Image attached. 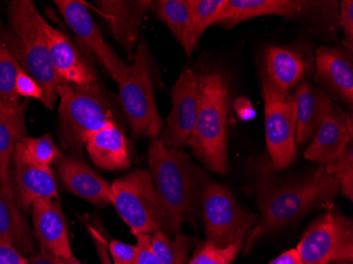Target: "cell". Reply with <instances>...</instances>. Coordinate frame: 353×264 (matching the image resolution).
<instances>
[{"label": "cell", "instance_id": "1", "mask_svg": "<svg viewBox=\"0 0 353 264\" xmlns=\"http://www.w3.org/2000/svg\"><path fill=\"white\" fill-rule=\"evenodd\" d=\"M340 192V185L321 165L314 172L299 180L261 190V221L248 236L245 251L275 230L290 225L317 208L330 207Z\"/></svg>", "mask_w": 353, "mask_h": 264}, {"label": "cell", "instance_id": "2", "mask_svg": "<svg viewBox=\"0 0 353 264\" xmlns=\"http://www.w3.org/2000/svg\"><path fill=\"white\" fill-rule=\"evenodd\" d=\"M41 13L31 0L8 3L7 23L0 25V45L37 81L43 93V106L52 110L61 85L51 63L47 39L39 21Z\"/></svg>", "mask_w": 353, "mask_h": 264}, {"label": "cell", "instance_id": "3", "mask_svg": "<svg viewBox=\"0 0 353 264\" xmlns=\"http://www.w3.org/2000/svg\"><path fill=\"white\" fill-rule=\"evenodd\" d=\"M148 163L157 199L168 217L179 228L184 222L194 221L208 182L205 174L192 164L190 156L168 148L159 139L152 140Z\"/></svg>", "mask_w": 353, "mask_h": 264}, {"label": "cell", "instance_id": "4", "mask_svg": "<svg viewBox=\"0 0 353 264\" xmlns=\"http://www.w3.org/2000/svg\"><path fill=\"white\" fill-rule=\"evenodd\" d=\"M59 140L65 150L82 154L91 136L114 123L124 127V114L104 84L59 85Z\"/></svg>", "mask_w": 353, "mask_h": 264}, {"label": "cell", "instance_id": "5", "mask_svg": "<svg viewBox=\"0 0 353 264\" xmlns=\"http://www.w3.org/2000/svg\"><path fill=\"white\" fill-rule=\"evenodd\" d=\"M231 90L218 71L198 73V110L188 145L204 166L216 174L228 170V122Z\"/></svg>", "mask_w": 353, "mask_h": 264}, {"label": "cell", "instance_id": "6", "mask_svg": "<svg viewBox=\"0 0 353 264\" xmlns=\"http://www.w3.org/2000/svg\"><path fill=\"white\" fill-rule=\"evenodd\" d=\"M281 16L334 41L340 28V3L326 0H227L216 25L232 29L261 16Z\"/></svg>", "mask_w": 353, "mask_h": 264}, {"label": "cell", "instance_id": "7", "mask_svg": "<svg viewBox=\"0 0 353 264\" xmlns=\"http://www.w3.org/2000/svg\"><path fill=\"white\" fill-rule=\"evenodd\" d=\"M118 86L119 104L134 136L159 139L164 121L157 107L152 53L144 37L139 41L134 59Z\"/></svg>", "mask_w": 353, "mask_h": 264}, {"label": "cell", "instance_id": "8", "mask_svg": "<svg viewBox=\"0 0 353 264\" xmlns=\"http://www.w3.org/2000/svg\"><path fill=\"white\" fill-rule=\"evenodd\" d=\"M110 204L132 234L163 232L174 239L181 228L174 225L157 199L152 174L138 170L110 184Z\"/></svg>", "mask_w": 353, "mask_h": 264}, {"label": "cell", "instance_id": "9", "mask_svg": "<svg viewBox=\"0 0 353 264\" xmlns=\"http://www.w3.org/2000/svg\"><path fill=\"white\" fill-rule=\"evenodd\" d=\"M201 206L206 242L216 249L245 241L259 220L239 205L229 188L213 182L204 185Z\"/></svg>", "mask_w": 353, "mask_h": 264}, {"label": "cell", "instance_id": "10", "mask_svg": "<svg viewBox=\"0 0 353 264\" xmlns=\"http://www.w3.org/2000/svg\"><path fill=\"white\" fill-rule=\"evenodd\" d=\"M296 251L303 264L352 262V220L340 207L331 208L311 222Z\"/></svg>", "mask_w": 353, "mask_h": 264}, {"label": "cell", "instance_id": "11", "mask_svg": "<svg viewBox=\"0 0 353 264\" xmlns=\"http://www.w3.org/2000/svg\"><path fill=\"white\" fill-rule=\"evenodd\" d=\"M314 71L313 55L296 47L270 45L263 55L261 79L263 91L285 100Z\"/></svg>", "mask_w": 353, "mask_h": 264}, {"label": "cell", "instance_id": "12", "mask_svg": "<svg viewBox=\"0 0 353 264\" xmlns=\"http://www.w3.org/2000/svg\"><path fill=\"white\" fill-rule=\"evenodd\" d=\"M59 14L72 30L86 52L102 65L109 77L119 84L124 77L128 65L106 43L102 32L93 21L88 6L79 0H55Z\"/></svg>", "mask_w": 353, "mask_h": 264}, {"label": "cell", "instance_id": "13", "mask_svg": "<svg viewBox=\"0 0 353 264\" xmlns=\"http://www.w3.org/2000/svg\"><path fill=\"white\" fill-rule=\"evenodd\" d=\"M265 101V143L272 165L277 172L285 170L296 156V102L294 93L281 101L263 91Z\"/></svg>", "mask_w": 353, "mask_h": 264}, {"label": "cell", "instance_id": "14", "mask_svg": "<svg viewBox=\"0 0 353 264\" xmlns=\"http://www.w3.org/2000/svg\"><path fill=\"white\" fill-rule=\"evenodd\" d=\"M172 110L159 140L168 148L185 146L195 128L198 110V72L184 69L170 90Z\"/></svg>", "mask_w": 353, "mask_h": 264}, {"label": "cell", "instance_id": "15", "mask_svg": "<svg viewBox=\"0 0 353 264\" xmlns=\"http://www.w3.org/2000/svg\"><path fill=\"white\" fill-rule=\"evenodd\" d=\"M10 181L16 204L23 212H29L37 199L59 201L57 180L51 167L32 162L19 142L12 156Z\"/></svg>", "mask_w": 353, "mask_h": 264}, {"label": "cell", "instance_id": "16", "mask_svg": "<svg viewBox=\"0 0 353 264\" xmlns=\"http://www.w3.org/2000/svg\"><path fill=\"white\" fill-rule=\"evenodd\" d=\"M353 53L342 45H322L315 51L313 79L331 100L334 99L352 110Z\"/></svg>", "mask_w": 353, "mask_h": 264}, {"label": "cell", "instance_id": "17", "mask_svg": "<svg viewBox=\"0 0 353 264\" xmlns=\"http://www.w3.org/2000/svg\"><path fill=\"white\" fill-rule=\"evenodd\" d=\"M352 114H348L329 97L325 104L322 122L303 156L319 164H329L343 154L352 142Z\"/></svg>", "mask_w": 353, "mask_h": 264}, {"label": "cell", "instance_id": "18", "mask_svg": "<svg viewBox=\"0 0 353 264\" xmlns=\"http://www.w3.org/2000/svg\"><path fill=\"white\" fill-rule=\"evenodd\" d=\"M39 21L47 39L51 63L61 84L89 85L99 81L98 71L94 65L73 41L41 15Z\"/></svg>", "mask_w": 353, "mask_h": 264}, {"label": "cell", "instance_id": "19", "mask_svg": "<svg viewBox=\"0 0 353 264\" xmlns=\"http://www.w3.org/2000/svg\"><path fill=\"white\" fill-rule=\"evenodd\" d=\"M95 7L126 53L128 63H132L140 37L141 23L146 12L152 11V0H98Z\"/></svg>", "mask_w": 353, "mask_h": 264}, {"label": "cell", "instance_id": "20", "mask_svg": "<svg viewBox=\"0 0 353 264\" xmlns=\"http://www.w3.org/2000/svg\"><path fill=\"white\" fill-rule=\"evenodd\" d=\"M33 235L41 251L54 257L69 258L73 255L68 227L61 203L57 200L37 199L31 205Z\"/></svg>", "mask_w": 353, "mask_h": 264}, {"label": "cell", "instance_id": "21", "mask_svg": "<svg viewBox=\"0 0 353 264\" xmlns=\"http://www.w3.org/2000/svg\"><path fill=\"white\" fill-rule=\"evenodd\" d=\"M57 172L68 192L93 205L110 204V184L75 156H61L57 161Z\"/></svg>", "mask_w": 353, "mask_h": 264}, {"label": "cell", "instance_id": "22", "mask_svg": "<svg viewBox=\"0 0 353 264\" xmlns=\"http://www.w3.org/2000/svg\"><path fill=\"white\" fill-rule=\"evenodd\" d=\"M87 152L98 167L105 170H123L130 166V143L124 127L107 125L89 138Z\"/></svg>", "mask_w": 353, "mask_h": 264}, {"label": "cell", "instance_id": "23", "mask_svg": "<svg viewBox=\"0 0 353 264\" xmlns=\"http://www.w3.org/2000/svg\"><path fill=\"white\" fill-rule=\"evenodd\" d=\"M296 102V146L308 143L322 122L325 104L329 97L321 89L305 81L293 91Z\"/></svg>", "mask_w": 353, "mask_h": 264}, {"label": "cell", "instance_id": "24", "mask_svg": "<svg viewBox=\"0 0 353 264\" xmlns=\"http://www.w3.org/2000/svg\"><path fill=\"white\" fill-rule=\"evenodd\" d=\"M13 192L0 186V240L9 242L23 256L35 252L34 238Z\"/></svg>", "mask_w": 353, "mask_h": 264}, {"label": "cell", "instance_id": "25", "mask_svg": "<svg viewBox=\"0 0 353 264\" xmlns=\"http://www.w3.org/2000/svg\"><path fill=\"white\" fill-rule=\"evenodd\" d=\"M29 101L19 105L14 114L0 112V186L12 192L10 165L17 143L27 136V109Z\"/></svg>", "mask_w": 353, "mask_h": 264}, {"label": "cell", "instance_id": "26", "mask_svg": "<svg viewBox=\"0 0 353 264\" xmlns=\"http://www.w3.org/2000/svg\"><path fill=\"white\" fill-rule=\"evenodd\" d=\"M165 23L172 37L183 48L188 57H192L190 41V13L188 0H158L152 1V11Z\"/></svg>", "mask_w": 353, "mask_h": 264}, {"label": "cell", "instance_id": "27", "mask_svg": "<svg viewBox=\"0 0 353 264\" xmlns=\"http://www.w3.org/2000/svg\"><path fill=\"white\" fill-rule=\"evenodd\" d=\"M21 69L6 45H0V112L5 114H14L21 105L16 79Z\"/></svg>", "mask_w": 353, "mask_h": 264}, {"label": "cell", "instance_id": "28", "mask_svg": "<svg viewBox=\"0 0 353 264\" xmlns=\"http://www.w3.org/2000/svg\"><path fill=\"white\" fill-rule=\"evenodd\" d=\"M227 0H188L190 13V41L196 50L202 35L210 26L216 25Z\"/></svg>", "mask_w": 353, "mask_h": 264}, {"label": "cell", "instance_id": "29", "mask_svg": "<svg viewBox=\"0 0 353 264\" xmlns=\"http://www.w3.org/2000/svg\"><path fill=\"white\" fill-rule=\"evenodd\" d=\"M192 238L178 234L174 239L163 232L152 235V247L163 264H188Z\"/></svg>", "mask_w": 353, "mask_h": 264}, {"label": "cell", "instance_id": "30", "mask_svg": "<svg viewBox=\"0 0 353 264\" xmlns=\"http://www.w3.org/2000/svg\"><path fill=\"white\" fill-rule=\"evenodd\" d=\"M19 143L32 162L45 167H51V164L63 156L50 134H45L39 138L25 136Z\"/></svg>", "mask_w": 353, "mask_h": 264}, {"label": "cell", "instance_id": "31", "mask_svg": "<svg viewBox=\"0 0 353 264\" xmlns=\"http://www.w3.org/2000/svg\"><path fill=\"white\" fill-rule=\"evenodd\" d=\"M329 174L338 181L343 196L349 201L353 200V148L352 142L336 160L326 164Z\"/></svg>", "mask_w": 353, "mask_h": 264}, {"label": "cell", "instance_id": "32", "mask_svg": "<svg viewBox=\"0 0 353 264\" xmlns=\"http://www.w3.org/2000/svg\"><path fill=\"white\" fill-rule=\"evenodd\" d=\"M243 242H236L224 249H216L205 241L188 264H232L240 250L243 249Z\"/></svg>", "mask_w": 353, "mask_h": 264}, {"label": "cell", "instance_id": "33", "mask_svg": "<svg viewBox=\"0 0 353 264\" xmlns=\"http://www.w3.org/2000/svg\"><path fill=\"white\" fill-rule=\"evenodd\" d=\"M340 28L344 32V39L341 45L349 52L353 53V1L344 0L340 3Z\"/></svg>", "mask_w": 353, "mask_h": 264}, {"label": "cell", "instance_id": "34", "mask_svg": "<svg viewBox=\"0 0 353 264\" xmlns=\"http://www.w3.org/2000/svg\"><path fill=\"white\" fill-rule=\"evenodd\" d=\"M16 91L19 97L26 99H35L43 102V93L39 83L32 79L28 73L21 69L16 79Z\"/></svg>", "mask_w": 353, "mask_h": 264}, {"label": "cell", "instance_id": "35", "mask_svg": "<svg viewBox=\"0 0 353 264\" xmlns=\"http://www.w3.org/2000/svg\"><path fill=\"white\" fill-rule=\"evenodd\" d=\"M108 247L114 263L134 264L136 261L138 246L112 239L109 241Z\"/></svg>", "mask_w": 353, "mask_h": 264}, {"label": "cell", "instance_id": "36", "mask_svg": "<svg viewBox=\"0 0 353 264\" xmlns=\"http://www.w3.org/2000/svg\"><path fill=\"white\" fill-rule=\"evenodd\" d=\"M134 237L137 239L138 254L134 264H163L152 250V235L136 234Z\"/></svg>", "mask_w": 353, "mask_h": 264}, {"label": "cell", "instance_id": "37", "mask_svg": "<svg viewBox=\"0 0 353 264\" xmlns=\"http://www.w3.org/2000/svg\"><path fill=\"white\" fill-rule=\"evenodd\" d=\"M234 107H235L236 111L243 120H249V119L253 118V115L255 114V111L252 108L251 103L245 97L237 99L234 103Z\"/></svg>", "mask_w": 353, "mask_h": 264}, {"label": "cell", "instance_id": "38", "mask_svg": "<svg viewBox=\"0 0 353 264\" xmlns=\"http://www.w3.org/2000/svg\"><path fill=\"white\" fill-rule=\"evenodd\" d=\"M270 264H303L296 249L289 250L279 257L272 260Z\"/></svg>", "mask_w": 353, "mask_h": 264}, {"label": "cell", "instance_id": "39", "mask_svg": "<svg viewBox=\"0 0 353 264\" xmlns=\"http://www.w3.org/2000/svg\"><path fill=\"white\" fill-rule=\"evenodd\" d=\"M27 264H55L53 256L41 251L30 255Z\"/></svg>", "mask_w": 353, "mask_h": 264}, {"label": "cell", "instance_id": "40", "mask_svg": "<svg viewBox=\"0 0 353 264\" xmlns=\"http://www.w3.org/2000/svg\"><path fill=\"white\" fill-rule=\"evenodd\" d=\"M53 259H54L55 264H83L73 255L69 258H59L53 256Z\"/></svg>", "mask_w": 353, "mask_h": 264}, {"label": "cell", "instance_id": "41", "mask_svg": "<svg viewBox=\"0 0 353 264\" xmlns=\"http://www.w3.org/2000/svg\"><path fill=\"white\" fill-rule=\"evenodd\" d=\"M330 264H352V262L350 261H339V262H333V263Z\"/></svg>", "mask_w": 353, "mask_h": 264}, {"label": "cell", "instance_id": "42", "mask_svg": "<svg viewBox=\"0 0 353 264\" xmlns=\"http://www.w3.org/2000/svg\"><path fill=\"white\" fill-rule=\"evenodd\" d=\"M114 264H117V263H114Z\"/></svg>", "mask_w": 353, "mask_h": 264}]
</instances>
